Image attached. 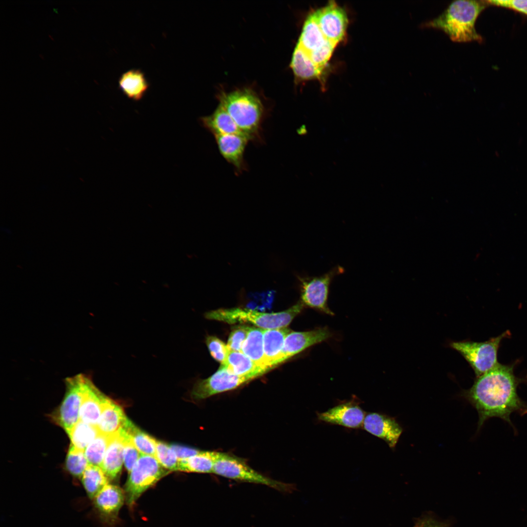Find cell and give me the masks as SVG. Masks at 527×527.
<instances>
[{"mask_svg": "<svg viewBox=\"0 0 527 527\" xmlns=\"http://www.w3.org/2000/svg\"><path fill=\"white\" fill-rule=\"evenodd\" d=\"M222 157L235 169L237 175L247 170L244 158L246 147L250 139L241 134H222L214 136Z\"/></svg>", "mask_w": 527, "mask_h": 527, "instance_id": "5bb4252c", "label": "cell"}, {"mask_svg": "<svg viewBox=\"0 0 527 527\" xmlns=\"http://www.w3.org/2000/svg\"><path fill=\"white\" fill-rule=\"evenodd\" d=\"M361 402L353 395L350 400L339 403L326 411L317 412L318 419L322 422L349 428L363 426L365 412L360 405Z\"/></svg>", "mask_w": 527, "mask_h": 527, "instance_id": "8fae6325", "label": "cell"}, {"mask_svg": "<svg viewBox=\"0 0 527 527\" xmlns=\"http://www.w3.org/2000/svg\"><path fill=\"white\" fill-rule=\"evenodd\" d=\"M119 86L127 97L138 101L147 91L149 83L142 70L132 69L122 74L119 80Z\"/></svg>", "mask_w": 527, "mask_h": 527, "instance_id": "cb8c5ba5", "label": "cell"}, {"mask_svg": "<svg viewBox=\"0 0 527 527\" xmlns=\"http://www.w3.org/2000/svg\"><path fill=\"white\" fill-rule=\"evenodd\" d=\"M213 473L235 481L263 485L277 490L289 492L293 485L269 478L256 471L242 459L218 452Z\"/></svg>", "mask_w": 527, "mask_h": 527, "instance_id": "5b68a950", "label": "cell"}, {"mask_svg": "<svg viewBox=\"0 0 527 527\" xmlns=\"http://www.w3.org/2000/svg\"><path fill=\"white\" fill-rule=\"evenodd\" d=\"M249 328L250 327L245 325L234 327L227 344L229 350L241 352L243 345L248 336Z\"/></svg>", "mask_w": 527, "mask_h": 527, "instance_id": "d590c367", "label": "cell"}, {"mask_svg": "<svg viewBox=\"0 0 527 527\" xmlns=\"http://www.w3.org/2000/svg\"><path fill=\"white\" fill-rule=\"evenodd\" d=\"M488 5L510 9L527 15V0H486Z\"/></svg>", "mask_w": 527, "mask_h": 527, "instance_id": "74e56055", "label": "cell"}, {"mask_svg": "<svg viewBox=\"0 0 527 527\" xmlns=\"http://www.w3.org/2000/svg\"><path fill=\"white\" fill-rule=\"evenodd\" d=\"M169 472L153 456L141 454L129 473L124 492L127 505L132 507L141 496Z\"/></svg>", "mask_w": 527, "mask_h": 527, "instance_id": "8992f818", "label": "cell"}, {"mask_svg": "<svg viewBox=\"0 0 527 527\" xmlns=\"http://www.w3.org/2000/svg\"><path fill=\"white\" fill-rule=\"evenodd\" d=\"M108 398L95 386L89 375L83 374L80 420L96 426Z\"/></svg>", "mask_w": 527, "mask_h": 527, "instance_id": "2e32d148", "label": "cell"}, {"mask_svg": "<svg viewBox=\"0 0 527 527\" xmlns=\"http://www.w3.org/2000/svg\"><path fill=\"white\" fill-rule=\"evenodd\" d=\"M487 6L486 0H456L422 27L441 30L455 42H481L482 38L476 30L475 23Z\"/></svg>", "mask_w": 527, "mask_h": 527, "instance_id": "7a4b0ae2", "label": "cell"}, {"mask_svg": "<svg viewBox=\"0 0 527 527\" xmlns=\"http://www.w3.org/2000/svg\"><path fill=\"white\" fill-rule=\"evenodd\" d=\"M336 45L328 41L319 50L311 53L309 56L313 62L318 67L324 69L325 65L331 57Z\"/></svg>", "mask_w": 527, "mask_h": 527, "instance_id": "8d00e7d4", "label": "cell"}, {"mask_svg": "<svg viewBox=\"0 0 527 527\" xmlns=\"http://www.w3.org/2000/svg\"><path fill=\"white\" fill-rule=\"evenodd\" d=\"M200 120L203 126L213 136L222 134L246 135L238 127L227 111L219 104L211 115L202 117Z\"/></svg>", "mask_w": 527, "mask_h": 527, "instance_id": "d6986e66", "label": "cell"}, {"mask_svg": "<svg viewBox=\"0 0 527 527\" xmlns=\"http://www.w3.org/2000/svg\"><path fill=\"white\" fill-rule=\"evenodd\" d=\"M253 380L247 376H239L229 373L221 365L216 373L207 379L199 380L191 390V397L196 400L231 390Z\"/></svg>", "mask_w": 527, "mask_h": 527, "instance_id": "30bf717a", "label": "cell"}, {"mask_svg": "<svg viewBox=\"0 0 527 527\" xmlns=\"http://www.w3.org/2000/svg\"><path fill=\"white\" fill-rule=\"evenodd\" d=\"M118 432L123 442V462L126 469L129 473L142 454L137 449L129 436L122 428Z\"/></svg>", "mask_w": 527, "mask_h": 527, "instance_id": "836d02e7", "label": "cell"}, {"mask_svg": "<svg viewBox=\"0 0 527 527\" xmlns=\"http://www.w3.org/2000/svg\"><path fill=\"white\" fill-rule=\"evenodd\" d=\"M80 480L91 500L109 484V481L101 467L91 465L88 466Z\"/></svg>", "mask_w": 527, "mask_h": 527, "instance_id": "83f0119b", "label": "cell"}, {"mask_svg": "<svg viewBox=\"0 0 527 527\" xmlns=\"http://www.w3.org/2000/svg\"><path fill=\"white\" fill-rule=\"evenodd\" d=\"M420 523L419 527H446L445 525L432 519L425 520Z\"/></svg>", "mask_w": 527, "mask_h": 527, "instance_id": "ab89813d", "label": "cell"}, {"mask_svg": "<svg viewBox=\"0 0 527 527\" xmlns=\"http://www.w3.org/2000/svg\"><path fill=\"white\" fill-rule=\"evenodd\" d=\"M219 104L227 111L240 130L253 142L262 141V124L266 116L264 105L256 93L244 89L222 93Z\"/></svg>", "mask_w": 527, "mask_h": 527, "instance_id": "3957f363", "label": "cell"}, {"mask_svg": "<svg viewBox=\"0 0 527 527\" xmlns=\"http://www.w3.org/2000/svg\"><path fill=\"white\" fill-rule=\"evenodd\" d=\"M88 465L84 451L77 449L70 445L65 461L67 471L72 477L80 480Z\"/></svg>", "mask_w": 527, "mask_h": 527, "instance_id": "1f68e13d", "label": "cell"}, {"mask_svg": "<svg viewBox=\"0 0 527 527\" xmlns=\"http://www.w3.org/2000/svg\"><path fill=\"white\" fill-rule=\"evenodd\" d=\"M291 331L286 327L264 329V357L268 370L281 364V352L284 341Z\"/></svg>", "mask_w": 527, "mask_h": 527, "instance_id": "ac0fdd59", "label": "cell"}, {"mask_svg": "<svg viewBox=\"0 0 527 527\" xmlns=\"http://www.w3.org/2000/svg\"><path fill=\"white\" fill-rule=\"evenodd\" d=\"M344 271V268L338 265L319 276H297L301 292L299 301L304 306L333 315L327 304L329 287L333 278Z\"/></svg>", "mask_w": 527, "mask_h": 527, "instance_id": "ba28073f", "label": "cell"}, {"mask_svg": "<svg viewBox=\"0 0 527 527\" xmlns=\"http://www.w3.org/2000/svg\"><path fill=\"white\" fill-rule=\"evenodd\" d=\"M331 336L330 331L326 327L303 332L291 331L284 341L281 363L315 345L327 340Z\"/></svg>", "mask_w": 527, "mask_h": 527, "instance_id": "9a60e30c", "label": "cell"}, {"mask_svg": "<svg viewBox=\"0 0 527 527\" xmlns=\"http://www.w3.org/2000/svg\"><path fill=\"white\" fill-rule=\"evenodd\" d=\"M155 458L163 467L169 471L178 470L179 460L170 446L157 441Z\"/></svg>", "mask_w": 527, "mask_h": 527, "instance_id": "d6a6232c", "label": "cell"}, {"mask_svg": "<svg viewBox=\"0 0 527 527\" xmlns=\"http://www.w3.org/2000/svg\"><path fill=\"white\" fill-rule=\"evenodd\" d=\"M100 434L96 426L80 420L68 435L76 448L84 451L89 444Z\"/></svg>", "mask_w": 527, "mask_h": 527, "instance_id": "f546056e", "label": "cell"}, {"mask_svg": "<svg viewBox=\"0 0 527 527\" xmlns=\"http://www.w3.org/2000/svg\"><path fill=\"white\" fill-rule=\"evenodd\" d=\"M221 365L231 374L249 377L253 379L267 371L258 366L242 352L229 350L225 362Z\"/></svg>", "mask_w": 527, "mask_h": 527, "instance_id": "7402d4cb", "label": "cell"}, {"mask_svg": "<svg viewBox=\"0 0 527 527\" xmlns=\"http://www.w3.org/2000/svg\"><path fill=\"white\" fill-rule=\"evenodd\" d=\"M110 436L99 434L84 450L88 465L101 467Z\"/></svg>", "mask_w": 527, "mask_h": 527, "instance_id": "4dcf8cb0", "label": "cell"}, {"mask_svg": "<svg viewBox=\"0 0 527 527\" xmlns=\"http://www.w3.org/2000/svg\"><path fill=\"white\" fill-rule=\"evenodd\" d=\"M290 66L296 77L303 80L320 79L324 69L317 66L308 54L297 44L293 53Z\"/></svg>", "mask_w": 527, "mask_h": 527, "instance_id": "d4e9b609", "label": "cell"}, {"mask_svg": "<svg viewBox=\"0 0 527 527\" xmlns=\"http://www.w3.org/2000/svg\"><path fill=\"white\" fill-rule=\"evenodd\" d=\"M514 364L498 363L493 368L477 377L474 384L463 395L477 410L478 430L490 418L497 417L508 423L515 430L510 415L516 412L527 414V403L517 393L521 379L514 373Z\"/></svg>", "mask_w": 527, "mask_h": 527, "instance_id": "6da1fadb", "label": "cell"}, {"mask_svg": "<svg viewBox=\"0 0 527 527\" xmlns=\"http://www.w3.org/2000/svg\"><path fill=\"white\" fill-rule=\"evenodd\" d=\"M264 329L250 327L241 352L250 358L258 366L268 371L264 357Z\"/></svg>", "mask_w": 527, "mask_h": 527, "instance_id": "484cf974", "label": "cell"}, {"mask_svg": "<svg viewBox=\"0 0 527 527\" xmlns=\"http://www.w3.org/2000/svg\"><path fill=\"white\" fill-rule=\"evenodd\" d=\"M122 428L130 438L133 444L142 454L155 457L157 441L136 426L128 419Z\"/></svg>", "mask_w": 527, "mask_h": 527, "instance_id": "f1b7e54d", "label": "cell"}, {"mask_svg": "<svg viewBox=\"0 0 527 527\" xmlns=\"http://www.w3.org/2000/svg\"><path fill=\"white\" fill-rule=\"evenodd\" d=\"M304 306L299 301L284 311L277 313H263L241 308L219 309L207 312V319L228 324L250 323L264 329L286 327L303 310Z\"/></svg>", "mask_w": 527, "mask_h": 527, "instance_id": "277c9868", "label": "cell"}, {"mask_svg": "<svg viewBox=\"0 0 527 527\" xmlns=\"http://www.w3.org/2000/svg\"><path fill=\"white\" fill-rule=\"evenodd\" d=\"M364 429L384 440L390 448H395L403 428L395 418L377 412L367 414L363 425Z\"/></svg>", "mask_w": 527, "mask_h": 527, "instance_id": "e0dca14e", "label": "cell"}, {"mask_svg": "<svg viewBox=\"0 0 527 527\" xmlns=\"http://www.w3.org/2000/svg\"><path fill=\"white\" fill-rule=\"evenodd\" d=\"M127 419L121 406L109 398L96 426L100 434L110 436L122 427Z\"/></svg>", "mask_w": 527, "mask_h": 527, "instance_id": "ffe728a7", "label": "cell"}, {"mask_svg": "<svg viewBox=\"0 0 527 527\" xmlns=\"http://www.w3.org/2000/svg\"><path fill=\"white\" fill-rule=\"evenodd\" d=\"M83 374L67 378L65 393L59 406L51 415L53 420L68 435L80 420L82 400Z\"/></svg>", "mask_w": 527, "mask_h": 527, "instance_id": "9c48e42d", "label": "cell"}, {"mask_svg": "<svg viewBox=\"0 0 527 527\" xmlns=\"http://www.w3.org/2000/svg\"><path fill=\"white\" fill-rule=\"evenodd\" d=\"M206 344L211 355L223 365L229 351L227 345L219 339L212 336L207 337Z\"/></svg>", "mask_w": 527, "mask_h": 527, "instance_id": "e575fe53", "label": "cell"}, {"mask_svg": "<svg viewBox=\"0 0 527 527\" xmlns=\"http://www.w3.org/2000/svg\"><path fill=\"white\" fill-rule=\"evenodd\" d=\"M125 500L124 491L119 486L110 484L92 500L100 520L108 525H112L117 521Z\"/></svg>", "mask_w": 527, "mask_h": 527, "instance_id": "4fadbf2b", "label": "cell"}, {"mask_svg": "<svg viewBox=\"0 0 527 527\" xmlns=\"http://www.w3.org/2000/svg\"><path fill=\"white\" fill-rule=\"evenodd\" d=\"M507 330L497 337L483 342L470 341L453 342L450 346L459 352L473 368L478 377L495 367L499 363L497 353L501 341L509 337Z\"/></svg>", "mask_w": 527, "mask_h": 527, "instance_id": "52a82bcc", "label": "cell"}, {"mask_svg": "<svg viewBox=\"0 0 527 527\" xmlns=\"http://www.w3.org/2000/svg\"><path fill=\"white\" fill-rule=\"evenodd\" d=\"M122 440L117 432L110 436L101 468L109 480L115 479L120 473L123 462Z\"/></svg>", "mask_w": 527, "mask_h": 527, "instance_id": "44dd1931", "label": "cell"}, {"mask_svg": "<svg viewBox=\"0 0 527 527\" xmlns=\"http://www.w3.org/2000/svg\"><path fill=\"white\" fill-rule=\"evenodd\" d=\"M326 39L337 45L345 35L347 18L344 9L334 1L314 12Z\"/></svg>", "mask_w": 527, "mask_h": 527, "instance_id": "7c38bea8", "label": "cell"}, {"mask_svg": "<svg viewBox=\"0 0 527 527\" xmlns=\"http://www.w3.org/2000/svg\"><path fill=\"white\" fill-rule=\"evenodd\" d=\"M218 452L200 451L188 458L179 460L178 470L187 472L213 473Z\"/></svg>", "mask_w": 527, "mask_h": 527, "instance_id": "4316f807", "label": "cell"}, {"mask_svg": "<svg viewBox=\"0 0 527 527\" xmlns=\"http://www.w3.org/2000/svg\"><path fill=\"white\" fill-rule=\"evenodd\" d=\"M328 41L323 34L314 13L304 22L297 45L308 55L322 48Z\"/></svg>", "mask_w": 527, "mask_h": 527, "instance_id": "603a6c76", "label": "cell"}, {"mask_svg": "<svg viewBox=\"0 0 527 527\" xmlns=\"http://www.w3.org/2000/svg\"><path fill=\"white\" fill-rule=\"evenodd\" d=\"M170 446L176 454L178 460L188 458L197 454L201 451L192 447L176 444H173Z\"/></svg>", "mask_w": 527, "mask_h": 527, "instance_id": "f35d334b", "label": "cell"}]
</instances>
